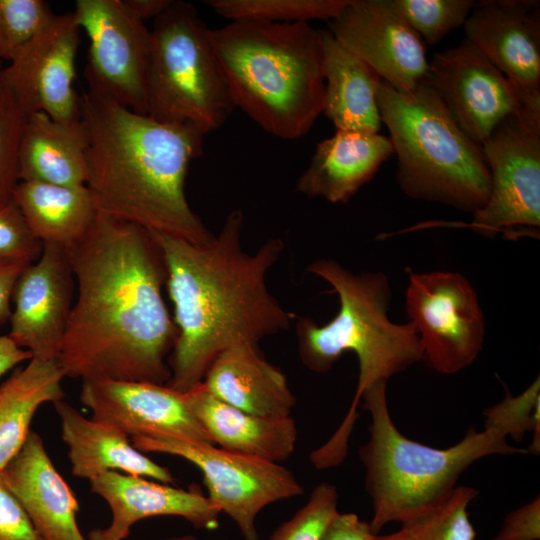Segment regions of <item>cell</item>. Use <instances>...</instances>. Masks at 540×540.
<instances>
[{"label":"cell","mask_w":540,"mask_h":540,"mask_svg":"<svg viewBox=\"0 0 540 540\" xmlns=\"http://www.w3.org/2000/svg\"><path fill=\"white\" fill-rule=\"evenodd\" d=\"M405 297L423 360L433 370L455 374L475 361L483 347L485 324L477 294L463 275L410 271Z\"/></svg>","instance_id":"obj_11"},{"label":"cell","mask_w":540,"mask_h":540,"mask_svg":"<svg viewBox=\"0 0 540 540\" xmlns=\"http://www.w3.org/2000/svg\"><path fill=\"white\" fill-rule=\"evenodd\" d=\"M377 104L407 196L472 214L486 204L491 174L482 147L455 124L424 79L409 93L381 80Z\"/></svg>","instance_id":"obj_7"},{"label":"cell","mask_w":540,"mask_h":540,"mask_svg":"<svg viewBox=\"0 0 540 540\" xmlns=\"http://www.w3.org/2000/svg\"><path fill=\"white\" fill-rule=\"evenodd\" d=\"M80 401L94 420L111 424L130 438L166 435L213 444L190 410L185 393L168 385L83 380Z\"/></svg>","instance_id":"obj_18"},{"label":"cell","mask_w":540,"mask_h":540,"mask_svg":"<svg viewBox=\"0 0 540 540\" xmlns=\"http://www.w3.org/2000/svg\"><path fill=\"white\" fill-rule=\"evenodd\" d=\"M28 113L0 81V202L19 182V151Z\"/></svg>","instance_id":"obj_35"},{"label":"cell","mask_w":540,"mask_h":540,"mask_svg":"<svg viewBox=\"0 0 540 540\" xmlns=\"http://www.w3.org/2000/svg\"><path fill=\"white\" fill-rule=\"evenodd\" d=\"M54 405L73 475L90 481L104 472L118 471L165 484L175 483L168 468L136 449L130 437L117 427L88 419L63 400Z\"/></svg>","instance_id":"obj_23"},{"label":"cell","mask_w":540,"mask_h":540,"mask_svg":"<svg viewBox=\"0 0 540 540\" xmlns=\"http://www.w3.org/2000/svg\"><path fill=\"white\" fill-rule=\"evenodd\" d=\"M129 11L141 21L157 18L165 12L173 0H123Z\"/></svg>","instance_id":"obj_42"},{"label":"cell","mask_w":540,"mask_h":540,"mask_svg":"<svg viewBox=\"0 0 540 540\" xmlns=\"http://www.w3.org/2000/svg\"><path fill=\"white\" fill-rule=\"evenodd\" d=\"M42 250L43 243L35 237L13 198L0 202V259L33 263Z\"/></svg>","instance_id":"obj_36"},{"label":"cell","mask_w":540,"mask_h":540,"mask_svg":"<svg viewBox=\"0 0 540 540\" xmlns=\"http://www.w3.org/2000/svg\"><path fill=\"white\" fill-rule=\"evenodd\" d=\"M12 198L43 244L71 245L89 230L97 215L86 185L19 181Z\"/></svg>","instance_id":"obj_27"},{"label":"cell","mask_w":540,"mask_h":540,"mask_svg":"<svg viewBox=\"0 0 540 540\" xmlns=\"http://www.w3.org/2000/svg\"><path fill=\"white\" fill-rule=\"evenodd\" d=\"M484 428L496 429L506 437L521 441L532 432L527 454L540 453V380L539 376L520 394L512 396L508 389L503 400L484 411Z\"/></svg>","instance_id":"obj_31"},{"label":"cell","mask_w":540,"mask_h":540,"mask_svg":"<svg viewBox=\"0 0 540 540\" xmlns=\"http://www.w3.org/2000/svg\"><path fill=\"white\" fill-rule=\"evenodd\" d=\"M381 540H407L406 534L404 530L401 528L400 530L387 534L382 535Z\"/></svg>","instance_id":"obj_43"},{"label":"cell","mask_w":540,"mask_h":540,"mask_svg":"<svg viewBox=\"0 0 540 540\" xmlns=\"http://www.w3.org/2000/svg\"><path fill=\"white\" fill-rule=\"evenodd\" d=\"M90 488L111 509V523L102 529L107 540H124L135 523L155 516L181 517L196 529L214 530L219 524V510L197 488L184 490L118 471L91 479Z\"/></svg>","instance_id":"obj_19"},{"label":"cell","mask_w":540,"mask_h":540,"mask_svg":"<svg viewBox=\"0 0 540 540\" xmlns=\"http://www.w3.org/2000/svg\"><path fill=\"white\" fill-rule=\"evenodd\" d=\"M64 377L57 360L32 358L0 386V471L23 446L38 408L63 400Z\"/></svg>","instance_id":"obj_28"},{"label":"cell","mask_w":540,"mask_h":540,"mask_svg":"<svg viewBox=\"0 0 540 540\" xmlns=\"http://www.w3.org/2000/svg\"><path fill=\"white\" fill-rule=\"evenodd\" d=\"M143 453L177 456L203 475L210 502L237 526L244 540H259L257 517L273 503L304 493L294 473L281 465L173 436L130 438Z\"/></svg>","instance_id":"obj_9"},{"label":"cell","mask_w":540,"mask_h":540,"mask_svg":"<svg viewBox=\"0 0 540 540\" xmlns=\"http://www.w3.org/2000/svg\"><path fill=\"white\" fill-rule=\"evenodd\" d=\"M455 124L480 146L505 118L530 109L520 92L471 42L436 53L423 78Z\"/></svg>","instance_id":"obj_13"},{"label":"cell","mask_w":540,"mask_h":540,"mask_svg":"<svg viewBox=\"0 0 540 540\" xmlns=\"http://www.w3.org/2000/svg\"><path fill=\"white\" fill-rule=\"evenodd\" d=\"M1 474L43 540H88L77 523L78 501L39 434L30 430Z\"/></svg>","instance_id":"obj_20"},{"label":"cell","mask_w":540,"mask_h":540,"mask_svg":"<svg viewBox=\"0 0 540 540\" xmlns=\"http://www.w3.org/2000/svg\"><path fill=\"white\" fill-rule=\"evenodd\" d=\"M162 540H199V539L196 538L193 535L185 534V535L168 537V538H165V539H162Z\"/></svg>","instance_id":"obj_45"},{"label":"cell","mask_w":540,"mask_h":540,"mask_svg":"<svg viewBox=\"0 0 540 540\" xmlns=\"http://www.w3.org/2000/svg\"><path fill=\"white\" fill-rule=\"evenodd\" d=\"M328 31L399 92H412L428 69L426 47L395 0H350Z\"/></svg>","instance_id":"obj_15"},{"label":"cell","mask_w":540,"mask_h":540,"mask_svg":"<svg viewBox=\"0 0 540 540\" xmlns=\"http://www.w3.org/2000/svg\"><path fill=\"white\" fill-rule=\"evenodd\" d=\"M73 14L89 39L88 90L147 115L151 30L123 0H77Z\"/></svg>","instance_id":"obj_12"},{"label":"cell","mask_w":540,"mask_h":540,"mask_svg":"<svg viewBox=\"0 0 540 540\" xmlns=\"http://www.w3.org/2000/svg\"><path fill=\"white\" fill-rule=\"evenodd\" d=\"M150 30L147 115L204 135L220 128L236 107L196 8L173 1Z\"/></svg>","instance_id":"obj_8"},{"label":"cell","mask_w":540,"mask_h":540,"mask_svg":"<svg viewBox=\"0 0 540 540\" xmlns=\"http://www.w3.org/2000/svg\"><path fill=\"white\" fill-rule=\"evenodd\" d=\"M338 490L330 483L314 487L306 503L280 524L269 540H322L338 511Z\"/></svg>","instance_id":"obj_34"},{"label":"cell","mask_w":540,"mask_h":540,"mask_svg":"<svg viewBox=\"0 0 540 540\" xmlns=\"http://www.w3.org/2000/svg\"><path fill=\"white\" fill-rule=\"evenodd\" d=\"M202 384L219 400L260 417H289L296 404L285 374L252 344H237L222 351Z\"/></svg>","instance_id":"obj_22"},{"label":"cell","mask_w":540,"mask_h":540,"mask_svg":"<svg viewBox=\"0 0 540 540\" xmlns=\"http://www.w3.org/2000/svg\"><path fill=\"white\" fill-rule=\"evenodd\" d=\"M0 65H1V61H0ZM0 71H1V68H0Z\"/></svg>","instance_id":"obj_46"},{"label":"cell","mask_w":540,"mask_h":540,"mask_svg":"<svg viewBox=\"0 0 540 540\" xmlns=\"http://www.w3.org/2000/svg\"><path fill=\"white\" fill-rule=\"evenodd\" d=\"M0 540H43L0 471Z\"/></svg>","instance_id":"obj_37"},{"label":"cell","mask_w":540,"mask_h":540,"mask_svg":"<svg viewBox=\"0 0 540 540\" xmlns=\"http://www.w3.org/2000/svg\"><path fill=\"white\" fill-rule=\"evenodd\" d=\"M540 497L510 511L491 540H539Z\"/></svg>","instance_id":"obj_38"},{"label":"cell","mask_w":540,"mask_h":540,"mask_svg":"<svg viewBox=\"0 0 540 540\" xmlns=\"http://www.w3.org/2000/svg\"><path fill=\"white\" fill-rule=\"evenodd\" d=\"M65 248L77 297L57 359L64 376L167 385L166 358L178 331L151 232L97 212L89 230Z\"/></svg>","instance_id":"obj_1"},{"label":"cell","mask_w":540,"mask_h":540,"mask_svg":"<svg viewBox=\"0 0 540 540\" xmlns=\"http://www.w3.org/2000/svg\"><path fill=\"white\" fill-rule=\"evenodd\" d=\"M209 35L236 108L281 139L311 130L325 99L320 30L309 22L237 19Z\"/></svg>","instance_id":"obj_5"},{"label":"cell","mask_w":540,"mask_h":540,"mask_svg":"<svg viewBox=\"0 0 540 540\" xmlns=\"http://www.w3.org/2000/svg\"><path fill=\"white\" fill-rule=\"evenodd\" d=\"M463 26L465 39L540 111V2L476 1Z\"/></svg>","instance_id":"obj_17"},{"label":"cell","mask_w":540,"mask_h":540,"mask_svg":"<svg viewBox=\"0 0 540 540\" xmlns=\"http://www.w3.org/2000/svg\"><path fill=\"white\" fill-rule=\"evenodd\" d=\"M243 223V212L231 211L219 233L205 244L149 230L163 254L178 331L167 383L176 391L185 393L202 383L225 349L243 343L257 346L287 330L295 317L266 282L284 241L268 238L248 253L241 243Z\"/></svg>","instance_id":"obj_2"},{"label":"cell","mask_w":540,"mask_h":540,"mask_svg":"<svg viewBox=\"0 0 540 540\" xmlns=\"http://www.w3.org/2000/svg\"><path fill=\"white\" fill-rule=\"evenodd\" d=\"M54 15L43 0H0V61L15 60Z\"/></svg>","instance_id":"obj_32"},{"label":"cell","mask_w":540,"mask_h":540,"mask_svg":"<svg viewBox=\"0 0 540 540\" xmlns=\"http://www.w3.org/2000/svg\"><path fill=\"white\" fill-rule=\"evenodd\" d=\"M187 404L212 443L230 452L280 463L295 450L294 419L266 418L213 396L202 383L185 392Z\"/></svg>","instance_id":"obj_24"},{"label":"cell","mask_w":540,"mask_h":540,"mask_svg":"<svg viewBox=\"0 0 540 540\" xmlns=\"http://www.w3.org/2000/svg\"><path fill=\"white\" fill-rule=\"evenodd\" d=\"M308 271L326 281L339 298V310L324 325L300 317L296 322L298 353L309 370L332 369L345 352L358 360V382L353 401L333 435L310 454L317 469L341 464L358 418L362 394L423 359L418 332L412 322L397 324L388 317L391 291L382 272L353 273L331 259L310 263Z\"/></svg>","instance_id":"obj_4"},{"label":"cell","mask_w":540,"mask_h":540,"mask_svg":"<svg viewBox=\"0 0 540 540\" xmlns=\"http://www.w3.org/2000/svg\"><path fill=\"white\" fill-rule=\"evenodd\" d=\"M80 30L73 12L55 14L1 69L0 81L27 113L42 112L63 123L81 120V97L73 86Z\"/></svg>","instance_id":"obj_14"},{"label":"cell","mask_w":540,"mask_h":540,"mask_svg":"<svg viewBox=\"0 0 540 540\" xmlns=\"http://www.w3.org/2000/svg\"><path fill=\"white\" fill-rule=\"evenodd\" d=\"M87 146L81 120L63 123L42 112L28 113L19 151V181L86 185Z\"/></svg>","instance_id":"obj_26"},{"label":"cell","mask_w":540,"mask_h":540,"mask_svg":"<svg viewBox=\"0 0 540 540\" xmlns=\"http://www.w3.org/2000/svg\"><path fill=\"white\" fill-rule=\"evenodd\" d=\"M31 262L18 259H0V326L11 316L10 307L16 283Z\"/></svg>","instance_id":"obj_40"},{"label":"cell","mask_w":540,"mask_h":540,"mask_svg":"<svg viewBox=\"0 0 540 540\" xmlns=\"http://www.w3.org/2000/svg\"><path fill=\"white\" fill-rule=\"evenodd\" d=\"M386 382L367 389L362 409L371 416L369 439L359 448L365 468V490L372 502V531L389 523L409 525L436 508L474 462L491 455H525L496 429L471 428L448 448L428 446L404 436L387 404Z\"/></svg>","instance_id":"obj_6"},{"label":"cell","mask_w":540,"mask_h":540,"mask_svg":"<svg viewBox=\"0 0 540 540\" xmlns=\"http://www.w3.org/2000/svg\"><path fill=\"white\" fill-rule=\"evenodd\" d=\"M30 359H32V354L28 350L17 346L8 335L0 336V376L19 363Z\"/></svg>","instance_id":"obj_41"},{"label":"cell","mask_w":540,"mask_h":540,"mask_svg":"<svg viewBox=\"0 0 540 540\" xmlns=\"http://www.w3.org/2000/svg\"><path fill=\"white\" fill-rule=\"evenodd\" d=\"M75 278L66 248L43 244L35 263L20 275L8 336L32 358L57 360L73 306Z\"/></svg>","instance_id":"obj_16"},{"label":"cell","mask_w":540,"mask_h":540,"mask_svg":"<svg viewBox=\"0 0 540 540\" xmlns=\"http://www.w3.org/2000/svg\"><path fill=\"white\" fill-rule=\"evenodd\" d=\"M88 540H107L102 532V529H94L89 533Z\"/></svg>","instance_id":"obj_44"},{"label":"cell","mask_w":540,"mask_h":540,"mask_svg":"<svg viewBox=\"0 0 540 540\" xmlns=\"http://www.w3.org/2000/svg\"><path fill=\"white\" fill-rule=\"evenodd\" d=\"M478 491L456 486L436 508L415 522L401 526L407 540H475L476 531L469 519V504Z\"/></svg>","instance_id":"obj_30"},{"label":"cell","mask_w":540,"mask_h":540,"mask_svg":"<svg viewBox=\"0 0 540 540\" xmlns=\"http://www.w3.org/2000/svg\"><path fill=\"white\" fill-rule=\"evenodd\" d=\"M370 524L353 512H338L330 522L322 540H381Z\"/></svg>","instance_id":"obj_39"},{"label":"cell","mask_w":540,"mask_h":540,"mask_svg":"<svg viewBox=\"0 0 540 540\" xmlns=\"http://www.w3.org/2000/svg\"><path fill=\"white\" fill-rule=\"evenodd\" d=\"M490 174L486 204L466 226L485 236L539 237L540 113L524 111L501 121L481 145Z\"/></svg>","instance_id":"obj_10"},{"label":"cell","mask_w":540,"mask_h":540,"mask_svg":"<svg viewBox=\"0 0 540 540\" xmlns=\"http://www.w3.org/2000/svg\"><path fill=\"white\" fill-rule=\"evenodd\" d=\"M87 181L97 212L195 244L214 235L191 209L185 180L203 152L198 129L159 122L88 90L81 96Z\"/></svg>","instance_id":"obj_3"},{"label":"cell","mask_w":540,"mask_h":540,"mask_svg":"<svg viewBox=\"0 0 540 540\" xmlns=\"http://www.w3.org/2000/svg\"><path fill=\"white\" fill-rule=\"evenodd\" d=\"M218 15L231 20L252 19L273 23L331 20L350 0H207Z\"/></svg>","instance_id":"obj_29"},{"label":"cell","mask_w":540,"mask_h":540,"mask_svg":"<svg viewBox=\"0 0 540 540\" xmlns=\"http://www.w3.org/2000/svg\"><path fill=\"white\" fill-rule=\"evenodd\" d=\"M394 154L389 137L379 133L338 131L319 142L295 191L331 203H346Z\"/></svg>","instance_id":"obj_21"},{"label":"cell","mask_w":540,"mask_h":540,"mask_svg":"<svg viewBox=\"0 0 540 540\" xmlns=\"http://www.w3.org/2000/svg\"><path fill=\"white\" fill-rule=\"evenodd\" d=\"M325 99L323 113L338 131L378 133L377 89L381 81L363 60L328 30H320Z\"/></svg>","instance_id":"obj_25"},{"label":"cell","mask_w":540,"mask_h":540,"mask_svg":"<svg viewBox=\"0 0 540 540\" xmlns=\"http://www.w3.org/2000/svg\"><path fill=\"white\" fill-rule=\"evenodd\" d=\"M476 1L395 0L406 21L428 45H435L449 32L463 26Z\"/></svg>","instance_id":"obj_33"}]
</instances>
